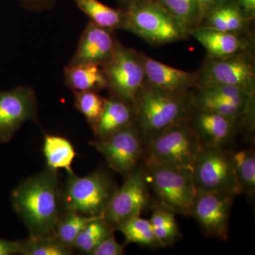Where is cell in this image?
<instances>
[{"label":"cell","instance_id":"16","mask_svg":"<svg viewBox=\"0 0 255 255\" xmlns=\"http://www.w3.org/2000/svg\"><path fill=\"white\" fill-rule=\"evenodd\" d=\"M140 56L149 85L172 93H188L196 86L197 73L172 68L143 53Z\"/></svg>","mask_w":255,"mask_h":255},{"label":"cell","instance_id":"15","mask_svg":"<svg viewBox=\"0 0 255 255\" xmlns=\"http://www.w3.org/2000/svg\"><path fill=\"white\" fill-rule=\"evenodd\" d=\"M112 32L89 21L69 65L95 63L102 65L108 62L114 54L117 43Z\"/></svg>","mask_w":255,"mask_h":255},{"label":"cell","instance_id":"28","mask_svg":"<svg viewBox=\"0 0 255 255\" xmlns=\"http://www.w3.org/2000/svg\"><path fill=\"white\" fill-rule=\"evenodd\" d=\"M21 242L20 255H70L73 248L64 244L55 236L40 238H30Z\"/></svg>","mask_w":255,"mask_h":255},{"label":"cell","instance_id":"33","mask_svg":"<svg viewBox=\"0 0 255 255\" xmlns=\"http://www.w3.org/2000/svg\"><path fill=\"white\" fill-rule=\"evenodd\" d=\"M21 241H10L0 238V255H20Z\"/></svg>","mask_w":255,"mask_h":255},{"label":"cell","instance_id":"10","mask_svg":"<svg viewBox=\"0 0 255 255\" xmlns=\"http://www.w3.org/2000/svg\"><path fill=\"white\" fill-rule=\"evenodd\" d=\"M91 144L103 155L109 167L124 178L138 167L145 150L133 124Z\"/></svg>","mask_w":255,"mask_h":255},{"label":"cell","instance_id":"9","mask_svg":"<svg viewBox=\"0 0 255 255\" xmlns=\"http://www.w3.org/2000/svg\"><path fill=\"white\" fill-rule=\"evenodd\" d=\"M226 85L255 95L254 58L248 50L223 58H209L197 73L196 86Z\"/></svg>","mask_w":255,"mask_h":255},{"label":"cell","instance_id":"35","mask_svg":"<svg viewBox=\"0 0 255 255\" xmlns=\"http://www.w3.org/2000/svg\"><path fill=\"white\" fill-rule=\"evenodd\" d=\"M117 1H119V2L122 3V4L127 5L130 0H117Z\"/></svg>","mask_w":255,"mask_h":255},{"label":"cell","instance_id":"6","mask_svg":"<svg viewBox=\"0 0 255 255\" xmlns=\"http://www.w3.org/2000/svg\"><path fill=\"white\" fill-rule=\"evenodd\" d=\"M146 178L162 205L175 214L190 216L196 191L192 169L145 166Z\"/></svg>","mask_w":255,"mask_h":255},{"label":"cell","instance_id":"8","mask_svg":"<svg viewBox=\"0 0 255 255\" xmlns=\"http://www.w3.org/2000/svg\"><path fill=\"white\" fill-rule=\"evenodd\" d=\"M102 67L114 97L132 105L146 83L140 53L117 41L113 55Z\"/></svg>","mask_w":255,"mask_h":255},{"label":"cell","instance_id":"31","mask_svg":"<svg viewBox=\"0 0 255 255\" xmlns=\"http://www.w3.org/2000/svg\"><path fill=\"white\" fill-rule=\"evenodd\" d=\"M199 7V26L204 18L214 10L226 4L227 0H197Z\"/></svg>","mask_w":255,"mask_h":255},{"label":"cell","instance_id":"20","mask_svg":"<svg viewBox=\"0 0 255 255\" xmlns=\"http://www.w3.org/2000/svg\"><path fill=\"white\" fill-rule=\"evenodd\" d=\"M43 151L48 169L55 172L65 169L68 174L74 173L72 164L76 152L68 139L59 135H46Z\"/></svg>","mask_w":255,"mask_h":255},{"label":"cell","instance_id":"21","mask_svg":"<svg viewBox=\"0 0 255 255\" xmlns=\"http://www.w3.org/2000/svg\"><path fill=\"white\" fill-rule=\"evenodd\" d=\"M79 9L90 18V21L107 29H123L125 10L115 9L99 0H72Z\"/></svg>","mask_w":255,"mask_h":255},{"label":"cell","instance_id":"18","mask_svg":"<svg viewBox=\"0 0 255 255\" xmlns=\"http://www.w3.org/2000/svg\"><path fill=\"white\" fill-rule=\"evenodd\" d=\"M133 121L132 105L112 96L106 99L105 109L94 127V133L97 140H102L133 124Z\"/></svg>","mask_w":255,"mask_h":255},{"label":"cell","instance_id":"22","mask_svg":"<svg viewBox=\"0 0 255 255\" xmlns=\"http://www.w3.org/2000/svg\"><path fill=\"white\" fill-rule=\"evenodd\" d=\"M150 222L161 248L172 246L182 238L175 213L162 204L155 206Z\"/></svg>","mask_w":255,"mask_h":255},{"label":"cell","instance_id":"12","mask_svg":"<svg viewBox=\"0 0 255 255\" xmlns=\"http://www.w3.org/2000/svg\"><path fill=\"white\" fill-rule=\"evenodd\" d=\"M236 195L226 192H197L190 216L209 237L226 241L229 237L231 208Z\"/></svg>","mask_w":255,"mask_h":255},{"label":"cell","instance_id":"32","mask_svg":"<svg viewBox=\"0 0 255 255\" xmlns=\"http://www.w3.org/2000/svg\"><path fill=\"white\" fill-rule=\"evenodd\" d=\"M26 9L41 11L52 9L58 0H18Z\"/></svg>","mask_w":255,"mask_h":255},{"label":"cell","instance_id":"29","mask_svg":"<svg viewBox=\"0 0 255 255\" xmlns=\"http://www.w3.org/2000/svg\"><path fill=\"white\" fill-rule=\"evenodd\" d=\"M74 95L75 107L93 129L105 109L106 99L94 91L75 92Z\"/></svg>","mask_w":255,"mask_h":255},{"label":"cell","instance_id":"26","mask_svg":"<svg viewBox=\"0 0 255 255\" xmlns=\"http://www.w3.org/2000/svg\"><path fill=\"white\" fill-rule=\"evenodd\" d=\"M114 231L103 218H97L88 223L74 242L73 248L84 254L90 255L100 242Z\"/></svg>","mask_w":255,"mask_h":255},{"label":"cell","instance_id":"17","mask_svg":"<svg viewBox=\"0 0 255 255\" xmlns=\"http://www.w3.org/2000/svg\"><path fill=\"white\" fill-rule=\"evenodd\" d=\"M202 45L209 58H223L248 50L250 41L241 33L199 26L189 33Z\"/></svg>","mask_w":255,"mask_h":255},{"label":"cell","instance_id":"5","mask_svg":"<svg viewBox=\"0 0 255 255\" xmlns=\"http://www.w3.org/2000/svg\"><path fill=\"white\" fill-rule=\"evenodd\" d=\"M68 175L62 192L63 210L90 217L104 218L117 189L109 174L97 171L85 177H78L75 173Z\"/></svg>","mask_w":255,"mask_h":255},{"label":"cell","instance_id":"19","mask_svg":"<svg viewBox=\"0 0 255 255\" xmlns=\"http://www.w3.org/2000/svg\"><path fill=\"white\" fill-rule=\"evenodd\" d=\"M64 81L73 92H100L108 88L102 65L95 63L68 65L64 70Z\"/></svg>","mask_w":255,"mask_h":255},{"label":"cell","instance_id":"7","mask_svg":"<svg viewBox=\"0 0 255 255\" xmlns=\"http://www.w3.org/2000/svg\"><path fill=\"white\" fill-rule=\"evenodd\" d=\"M197 192L241 194L231 155L223 147H204L192 167Z\"/></svg>","mask_w":255,"mask_h":255},{"label":"cell","instance_id":"2","mask_svg":"<svg viewBox=\"0 0 255 255\" xmlns=\"http://www.w3.org/2000/svg\"><path fill=\"white\" fill-rule=\"evenodd\" d=\"M133 124L144 147L162 132L190 117L191 95L172 93L147 82L132 103Z\"/></svg>","mask_w":255,"mask_h":255},{"label":"cell","instance_id":"30","mask_svg":"<svg viewBox=\"0 0 255 255\" xmlns=\"http://www.w3.org/2000/svg\"><path fill=\"white\" fill-rule=\"evenodd\" d=\"M124 254V246L117 243L113 233L100 242L94 248L90 255H122Z\"/></svg>","mask_w":255,"mask_h":255},{"label":"cell","instance_id":"14","mask_svg":"<svg viewBox=\"0 0 255 255\" xmlns=\"http://www.w3.org/2000/svg\"><path fill=\"white\" fill-rule=\"evenodd\" d=\"M189 121L204 147L224 148L236 136L241 119L193 108Z\"/></svg>","mask_w":255,"mask_h":255},{"label":"cell","instance_id":"4","mask_svg":"<svg viewBox=\"0 0 255 255\" xmlns=\"http://www.w3.org/2000/svg\"><path fill=\"white\" fill-rule=\"evenodd\" d=\"M145 147V166L192 169L204 145L189 119L162 132Z\"/></svg>","mask_w":255,"mask_h":255},{"label":"cell","instance_id":"11","mask_svg":"<svg viewBox=\"0 0 255 255\" xmlns=\"http://www.w3.org/2000/svg\"><path fill=\"white\" fill-rule=\"evenodd\" d=\"M145 169L137 167L117 188L106 210L104 219L114 228L121 223L140 216L148 202Z\"/></svg>","mask_w":255,"mask_h":255},{"label":"cell","instance_id":"27","mask_svg":"<svg viewBox=\"0 0 255 255\" xmlns=\"http://www.w3.org/2000/svg\"><path fill=\"white\" fill-rule=\"evenodd\" d=\"M97 218L101 217H90L79 213L65 211L55 227L54 236L64 244L73 248L74 242L82 230Z\"/></svg>","mask_w":255,"mask_h":255},{"label":"cell","instance_id":"3","mask_svg":"<svg viewBox=\"0 0 255 255\" xmlns=\"http://www.w3.org/2000/svg\"><path fill=\"white\" fill-rule=\"evenodd\" d=\"M125 10L123 29L152 46L181 41L189 36L167 10L155 0H130Z\"/></svg>","mask_w":255,"mask_h":255},{"label":"cell","instance_id":"24","mask_svg":"<svg viewBox=\"0 0 255 255\" xmlns=\"http://www.w3.org/2000/svg\"><path fill=\"white\" fill-rule=\"evenodd\" d=\"M241 194L253 196L255 191V154L253 150L238 151L231 155Z\"/></svg>","mask_w":255,"mask_h":255},{"label":"cell","instance_id":"25","mask_svg":"<svg viewBox=\"0 0 255 255\" xmlns=\"http://www.w3.org/2000/svg\"><path fill=\"white\" fill-rule=\"evenodd\" d=\"M188 33L199 26L197 0H155Z\"/></svg>","mask_w":255,"mask_h":255},{"label":"cell","instance_id":"34","mask_svg":"<svg viewBox=\"0 0 255 255\" xmlns=\"http://www.w3.org/2000/svg\"><path fill=\"white\" fill-rule=\"evenodd\" d=\"M238 6L248 19H253L255 15V0H237Z\"/></svg>","mask_w":255,"mask_h":255},{"label":"cell","instance_id":"13","mask_svg":"<svg viewBox=\"0 0 255 255\" xmlns=\"http://www.w3.org/2000/svg\"><path fill=\"white\" fill-rule=\"evenodd\" d=\"M36 93L30 87L0 90V143H6L28 121H37Z\"/></svg>","mask_w":255,"mask_h":255},{"label":"cell","instance_id":"1","mask_svg":"<svg viewBox=\"0 0 255 255\" xmlns=\"http://www.w3.org/2000/svg\"><path fill=\"white\" fill-rule=\"evenodd\" d=\"M11 203L30 238L54 236L63 209L57 172L48 168L23 180L13 190Z\"/></svg>","mask_w":255,"mask_h":255},{"label":"cell","instance_id":"23","mask_svg":"<svg viewBox=\"0 0 255 255\" xmlns=\"http://www.w3.org/2000/svg\"><path fill=\"white\" fill-rule=\"evenodd\" d=\"M116 230L123 233L126 244L136 243L150 248H161L154 234L150 220L136 216L121 223L115 228Z\"/></svg>","mask_w":255,"mask_h":255}]
</instances>
